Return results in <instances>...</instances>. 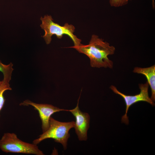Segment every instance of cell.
Returning a JSON list of instances; mask_svg holds the SVG:
<instances>
[{
	"label": "cell",
	"mask_w": 155,
	"mask_h": 155,
	"mask_svg": "<svg viewBox=\"0 0 155 155\" xmlns=\"http://www.w3.org/2000/svg\"><path fill=\"white\" fill-rule=\"evenodd\" d=\"M75 49L78 52L87 56L90 59V65L93 67L109 68L113 67V61L108 58L109 55L114 54L115 49L97 35L93 34L89 44L69 47Z\"/></svg>",
	"instance_id": "1"
},
{
	"label": "cell",
	"mask_w": 155,
	"mask_h": 155,
	"mask_svg": "<svg viewBox=\"0 0 155 155\" xmlns=\"http://www.w3.org/2000/svg\"><path fill=\"white\" fill-rule=\"evenodd\" d=\"M40 20L42 22L40 26L45 32L44 34L42 37L46 44L50 43L53 35H55L57 38L61 39L64 34L67 35L71 39L74 46L81 44L82 40L73 34L75 28L73 25L66 23L64 26H61L54 22L51 15H45L43 17H41Z\"/></svg>",
	"instance_id": "2"
},
{
	"label": "cell",
	"mask_w": 155,
	"mask_h": 155,
	"mask_svg": "<svg viewBox=\"0 0 155 155\" xmlns=\"http://www.w3.org/2000/svg\"><path fill=\"white\" fill-rule=\"evenodd\" d=\"M49 124L48 129L34 140L33 143L37 145L44 140L51 138L61 144L64 150L66 149L67 140L70 136L69 131L74 127L75 122H61L51 117Z\"/></svg>",
	"instance_id": "3"
},
{
	"label": "cell",
	"mask_w": 155,
	"mask_h": 155,
	"mask_svg": "<svg viewBox=\"0 0 155 155\" xmlns=\"http://www.w3.org/2000/svg\"><path fill=\"white\" fill-rule=\"evenodd\" d=\"M0 149L2 152L6 153L44 155L37 145L24 142L13 133H4L0 139Z\"/></svg>",
	"instance_id": "4"
},
{
	"label": "cell",
	"mask_w": 155,
	"mask_h": 155,
	"mask_svg": "<svg viewBox=\"0 0 155 155\" xmlns=\"http://www.w3.org/2000/svg\"><path fill=\"white\" fill-rule=\"evenodd\" d=\"M140 90V92L135 95H127L119 91L116 87L113 85L110 86V89L115 93L118 94L123 98L125 101L126 104L125 114L121 118V122L126 125L129 123L128 117L127 116V113L130 106L133 104L140 101L147 102L152 106H154L155 104L149 97L148 90L149 85L147 82L144 84L139 85Z\"/></svg>",
	"instance_id": "5"
},
{
	"label": "cell",
	"mask_w": 155,
	"mask_h": 155,
	"mask_svg": "<svg viewBox=\"0 0 155 155\" xmlns=\"http://www.w3.org/2000/svg\"><path fill=\"white\" fill-rule=\"evenodd\" d=\"M20 105L31 106L38 111L42 122V128L43 132L46 131L48 128L50 119L52 115L61 111H68V110L61 109L51 104L37 103L28 100L23 101L20 104Z\"/></svg>",
	"instance_id": "6"
},
{
	"label": "cell",
	"mask_w": 155,
	"mask_h": 155,
	"mask_svg": "<svg viewBox=\"0 0 155 155\" xmlns=\"http://www.w3.org/2000/svg\"><path fill=\"white\" fill-rule=\"evenodd\" d=\"M80 97L76 107L72 109L68 110V111L70 112L75 118L74 128L79 140L86 141L89 127L90 117L88 113L83 112L80 109L78 106Z\"/></svg>",
	"instance_id": "7"
},
{
	"label": "cell",
	"mask_w": 155,
	"mask_h": 155,
	"mask_svg": "<svg viewBox=\"0 0 155 155\" xmlns=\"http://www.w3.org/2000/svg\"><path fill=\"white\" fill-rule=\"evenodd\" d=\"M133 72L144 75L147 80L151 91L150 98L153 101L155 100V65L146 68L135 67Z\"/></svg>",
	"instance_id": "8"
},
{
	"label": "cell",
	"mask_w": 155,
	"mask_h": 155,
	"mask_svg": "<svg viewBox=\"0 0 155 155\" xmlns=\"http://www.w3.org/2000/svg\"><path fill=\"white\" fill-rule=\"evenodd\" d=\"M11 75L3 76V80L0 81V113L4 106L5 101L3 95L4 92L6 90H12L9 84Z\"/></svg>",
	"instance_id": "9"
},
{
	"label": "cell",
	"mask_w": 155,
	"mask_h": 155,
	"mask_svg": "<svg viewBox=\"0 0 155 155\" xmlns=\"http://www.w3.org/2000/svg\"><path fill=\"white\" fill-rule=\"evenodd\" d=\"M13 64L11 63L8 65H5L0 60V71L2 73L3 76L12 74L13 70Z\"/></svg>",
	"instance_id": "10"
},
{
	"label": "cell",
	"mask_w": 155,
	"mask_h": 155,
	"mask_svg": "<svg viewBox=\"0 0 155 155\" xmlns=\"http://www.w3.org/2000/svg\"><path fill=\"white\" fill-rule=\"evenodd\" d=\"M131 0H109V3L112 7H118L127 4L128 1Z\"/></svg>",
	"instance_id": "11"
},
{
	"label": "cell",
	"mask_w": 155,
	"mask_h": 155,
	"mask_svg": "<svg viewBox=\"0 0 155 155\" xmlns=\"http://www.w3.org/2000/svg\"><path fill=\"white\" fill-rule=\"evenodd\" d=\"M152 5L153 9H154L155 7V3L154 0H152Z\"/></svg>",
	"instance_id": "12"
}]
</instances>
